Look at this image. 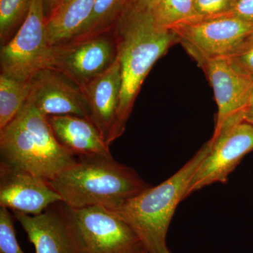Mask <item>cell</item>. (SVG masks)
<instances>
[{
    "label": "cell",
    "mask_w": 253,
    "mask_h": 253,
    "mask_svg": "<svg viewBox=\"0 0 253 253\" xmlns=\"http://www.w3.org/2000/svg\"><path fill=\"white\" fill-rule=\"evenodd\" d=\"M31 81H18L0 75V129H3L20 113L29 98Z\"/></svg>",
    "instance_id": "e0dca14e"
},
{
    "label": "cell",
    "mask_w": 253,
    "mask_h": 253,
    "mask_svg": "<svg viewBox=\"0 0 253 253\" xmlns=\"http://www.w3.org/2000/svg\"><path fill=\"white\" fill-rule=\"evenodd\" d=\"M32 0H0V39L1 45L9 41L14 30L23 22Z\"/></svg>",
    "instance_id": "ffe728a7"
},
{
    "label": "cell",
    "mask_w": 253,
    "mask_h": 253,
    "mask_svg": "<svg viewBox=\"0 0 253 253\" xmlns=\"http://www.w3.org/2000/svg\"><path fill=\"white\" fill-rule=\"evenodd\" d=\"M62 1L63 0H44V12L46 21Z\"/></svg>",
    "instance_id": "484cf974"
},
{
    "label": "cell",
    "mask_w": 253,
    "mask_h": 253,
    "mask_svg": "<svg viewBox=\"0 0 253 253\" xmlns=\"http://www.w3.org/2000/svg\"><path fill=\"white\" fill-rule=\"evenodd\" d=\"M211 146V141H207L166 181L150 186L118 207L109 210L130 226L148 253H171L167 246L171 221L178 205L186 199L190 181Z\"/></svg>",
    "instance_id": "3957f363"
},
{
    "label": "cell",
    "mask_w": 253,
    "mask_h": 253,
    "mask_svg": "<svg viewBox=\"0 0 253 253\" xmlns=\"http://www.w3.org/2000/svg\"><path fill=\"white\" fill-rule=\"evenodd\" d=\"M81 88L87 102L91 122L108 144L116 124L122 90V72L118 60L116 59L104 73Z\"/></svg>",
    "instance_id": "5bb4252c"
},
{
    "label": "cell",
    "mask_w": 253,
    "mask_h": 253,
    "mask_svg": "<svg viewBox=\"0 0 253 253\" xmlns=\"http://www.w3.org/2000/svg\"><path fill=\"white\" fill-rule=\"evenodd\" d=\"M48 121L60 144L77 156L112 155L98 128L88 118L76 116H53Z\"/></svg>",
    "instance_id": "9a60e30c"
},
{
    "label": "cell",
    "mask_w": 253,
    "mask_h": 253,
    "mask_svg": "<svg viewBox=\"0 0 253 253\" xmlns=\"http://www.w3.org/2000/svg\"><path fill=\"white\" fill-rule=\"evenodd\" d=\"M36 253H83L76 227L63 202L50 206L38 215L14 212Z\"/></svg>",
    "instance_id": "8fae6325"
},
{
    "label": "cell",
    "mask_w": 253,
    "mask_h": 253,
    "mask_svg": "<svg viewBox=\"0 0 253 253\" xmlns=\"http://www.w3.org/2000/svg\"><path fill=\"white\" fill-rule=\"evenodd\" d=\"M65 209L78 231L83 253H143L145 251L130 226L109 210L101 206L72 208L66 205Z\"/></svg>",
    "instance_id": "8992f818"
},
{
    "label": "cell",
    "mask_w": 253,
    "mask_h": 253,
    "mask_svg": "<svg viewBox=\"0 0 253 253\" xmlns=\"http://www.w3.org/2000/svg\"><path fill=\"white\" fill-rule=\"evenodd\" d=\"M0 156L1 163L47 181L78 160L59 144L48 117L29 98L13 121L0 129Z\"/></svg>",
    "instance_id": "277c9868"
},
{
    "label": "cell",
    "mask_w": 253,
    "mask_h": 253,
    "mask_svg": "<svg viewBox=\"0 0 253 253\" xmlns=\"http://www.w3.org/2000/svg\"><path fill=\"white\" fill-rule=\"evenodd\" d=\"M14 219L9 210L0 207V253H25L16 238Z\"/></svg>",
    "instance_id": "7402d4cb"
},
{
    "label": "cell",
    "mask_w": 253,
    "mask_h": 253,
    "mask_svg": "<svg viewBox=\"0 0 253 253\" xmlns=\"http://www.w3.org/2000/svg\"><path fill=\"white\" fill-rule=\"evenodd\" d=\"M158 0H128L127 7L137 11H149Z\"/></svg>",
    "instance_id": "d4e9b609"
},
{
    "label": "cell",
    "mask_w": 253,
    "mask_h": 253,
    "mask_svg": "<svg viewBox=\"0 0 253 253\" xmlns=\"http://www.w3.org/2000/svg\"><path fill=\"white\" fill-rule=\"evenodd\" d=\"M49 183L68 207L109 210L151 186L133 168L101 156L78 157Z\"/></svg>",
    "instance_id": "7a4b0ae2"
},
{
    "label": "cell",
    "mask_w": 253,
    "mask_h": 253,
    "mask_svg": "<svg viewBox=\"0 0 253 253\" xmlns=\"http://www.w3.org/2000/svg\"><path fill=\"white\" fill-rule=\"evenodd\" d=\"M1 73L30 82L53 68V46L46 36L44 0H32L27 16L12 38L1 45Z\"/></svg>",
    "instance_id": "5b68a950"
},
{
    "label": "cell",
    "mask_w": 253,
    "mask_h": 253,
    "mask_svg": "<svg viewBox=\"0 0 253 253\" xmlns=\"http://www.w3.org/2000/svg\"><path fill=\"white\" fill-rule=\"evenodd\" d=\"M29 99L46 117L76 116L90 120L81 86L54 68L43 70L32 80Z\"/></svg>",
    "instance_id": "7c38bea8"
},
{
    "label": "cell",
    "mask_w": 253,
    "mask_h": 253,
    "mask_svg": "<svg viewBox=\"0 0 253 253\" xmlns=\"http://www.w3.org/2000/svg\"></svg>",
    "instance_id": "f1b7e54d"
},
{
    "label": "cell",
    "mask_w": 253,
    "mask_h": 253,
    "mask_svg": "<svg viewBox=\"0 0 253 253\" xmlns=\"http://www.w3.org/2000/svg\"><path fill=\"white\" fill-rule=\"evenodd\" d=\"M149 11L155 23L168 30L196 16L194 0H158Z\"/></svg>",
    "instance_id": "d6986e66"
},
{
    "label": "cell",
    "mask_w": 253,
    "mask_h": 253,
    "mask_svg": "<svg viewBox=\"0 0 253 253\" xmlns=\"http://www.w3.org/2000/svg\"><path fill=\"white\" fill-rule=\"evenodd\" d=\"M143 253H148L147 252H146V251H144V252H143Z\"/></svg>",
    "instance_id": "83f0119b"
},
{
    "label": "cell",
    "mask_w": 253,
    "mask_h": 253,
    "mask_svg": "<svg viewBox=\"0 0 253 253\" xmlns=\"http://www.w3.org/2000/svg\"><path fill=\"white\" fill-rule=\"evenodd\" d=\"M236 0H194V18H208L222 16L229 12Z\"/></svg>",
    "instance_id": "603a6c76"
},
{
    "label": "cell",
    "mask_w": 253,
    "mask_h": 253,
    "mask_svg": "<svg viewBox=\"0 0 253 253\" xmlns=\"http://www.w3.org/2000/svg\"><path fill=\"white\" fill-rule=\"evenodd\" d=\"M210 140L211 151L191 178L186 198L211 184L227 182L245 156L253 151V126L243 121Z\"/></svg>",
    "instance_id": "9c48e42d"
},
{
    "label": "cell",
    "mask_w": 253,
    "mask_h": 253,
    "mask_svg": "<svg viewBox=\"0 0 253 253\" xmlns=\"http://www.w3.org/2000/svg\"><path fill=\"white\" fill-rule=\"evenodd\" d=\"M214 91L217 118L212 137L229 126L244 121L253 96V81L234 69L225 58L196 59Z\"/></svg>",
    "instance_id": "ba28073f"
},
{
    "label": "cell",
    "mask_w": 253,
    "mask_h": 253,
    "mask_svg": "<svg viewBox=\"0 0 253 253\" xmlns=\"http://www.w3.org/2000/svg\"><path fill=\"white\" fill-rule=\"evenodd\" d=\"M127 1L128 0H96L90 17L76 40L111 31L126 9Z\"/></svg>",
    "instance_id": "ac0fdd59"
},
{
    "label": "cell",
    "mask_w": 253,
    "mask_h": 253,
    "mask_svg": "<svg viewBox=\"0 0 253 253\" xmlns=\"http://www.w3.org/2000/svg\"><path fill=\"white\" fill-rule=\"evenodd\" d=\"M96 0H63L46 21L51 46L74 41L90 17Z\"/></svg>",
    "instance_id": "2e32d148"
},
{
    "label": "cell",
    "mask_w": 253,
    "mask_h": 253,
    "mask_svg": "<svg viewBox=\"0 0 253 253\" xmlns=\"http://www.w3.org/2000/svg\"><path fill=\"white\" fill-rule=\"evenodd\" d=\"M170 30L196 60L229 56L253 33V23L231 16L192 18Z\"/></svg>",
    "instance_id": "52a82bcc"
},
{
    "label": "cell",
    "mask_w": 253,
    "mask_h": 253,
    "mask_svg": "<svg viewBox=\"0 0 253 253\" xmlns=\"http://www.w3.org/2000/svg\"><path fill=\"white\" fill-rule=\"evenodd\" d=\"M113 28L122 72V90L116 124L108 140L109 146L124 132L141 85L151 68L178 41L171 30L155 23L149 11H137L127 6Z\"/></svg>",
    "instance_id": "6da1fadb"
},
{
    "label": "cell",
    "mask_w": 253,
    "mask_h": 253,
    "mask_svg": "<svg viewBox=\"0 0 253 253\" xmlns=\"http://www.w3.org/2000/svg\"><path fill=\"white\" fill-rule=\"evenodd\" d=\"M59 202L62 199L49 181L0 163V207L38 215Z\"/></svg>",
    "instance_id": "4fadbf2b"
},
{
    "label": "cell",
    "mask_w": 253,
    "mask_h": 253,
    "mask_svg": "<svg viewBox=\"0 0 253 253\" xmlns=\"http://www.w3.org/2000/svg\"><path fill=\"white\" fill-rule=\"evenodd\" d=\"M228 62L234 69L253 81V33L229 56Z\"/></svg>",
    "instance_id": "44dd1931"
},
{
    "label": "cell",
    "mask_w": 253,
    "mask_h": 253,
    "mask_svg": "<svg viewBox=\"0 0 253 253\" xmlns=\"http://www.w3.org/2000/svg\"><path fill=\"white\" fill-rule=\"evenodd\" d=\"M220 16H231L253 23V0H236L232 9Z\"/></svg>",
    "instance_id": "cb8c5ba5"
},
{
    "label": "cell",
    "mask_w": 253,
    "mask_h": 253,
    "mask_svg": "<svg viewBox=\"0 0 253 253\" xmlns=\"http://www.w3.org/2000/svg\"><path fill=\"white\" fill-rule=\"evenodd\" d=\"M116 59V38L109 31L53 46V68L81 87L104 73Z\"/></svg>",
    "instance_id": "30bf717a"
},
{
    "label": "cell",
    "mask_w": 253,
    "mask_h": 253,
    "mask_svg": "<svg viewBox=\"0 0 253 253\" xmlns=\"http://www.w3.org/2000/svg\"><path fill=\"white\" fill-rule=\"evenodd\" d=\"M244 121L253 126V99L245 113Z\"/></svg>",
    "instance_id": "4316f807"
}]
</instances>
